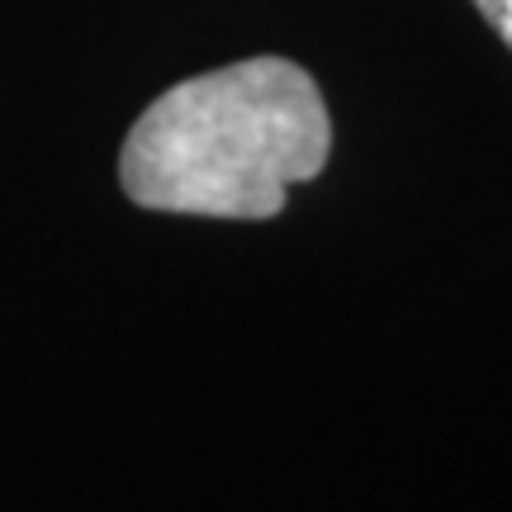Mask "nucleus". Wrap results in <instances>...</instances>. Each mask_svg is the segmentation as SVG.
Instances as JSON below:
<instances>
[{
  "instance_id": "1",
  "label": "nucleus",
  "mask_w": 512,
  "mask_h": 512,
  "mask_svg": "<svg viewBox=\"0 0 512 512\" xmlns=\"http://www.w3.org/2000/svg\"><path fill=\"white\" fill-rule=\"evenodd\" d=\"M332 152L323 91L290 57H247L162 91L119 152L133 204L200 219H275Z\"/></svg>"
},
{
  "instance_id": "2",
  "label": "nucleus",
  "mask_w": 512,
  "mask_h": 512,
  "mask_svg": "<svg viewBox=\"0 0 512 512\" xmlns=\"http://www.w3.org/2000/svg\"><path fill=\"white\" fill-rule=\"evenodd\" d=\"M475 10L489 19V29L508 43V53H512V0H475Z\"/></svg>"
}]
</instances>
